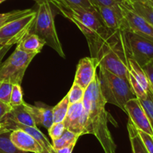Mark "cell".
<instances>
[{
    "mask_svg": "<svg viewBox=\"0 0 153 153\" xmlns=\"http://www.w3.org/2000/svg\"><path fill=\"white\" fill-rule=\"evenodd\" d=\"M33 9H23V10H15L7 13H0V28L7 24L10 21L16 19L17 18L25 16L27 13H30Z\"/></svg>",
    "mask_w": 153,
    "mask_h": 153,
    "instance_id": "obj_26",
    "label": "cell"
},
{
    "mask_svg": "<svg viewBox=\"0 0 153 153\" xmlns=\"http://www.w3.org/2000/svg\"><path fill=\"white\" fill-rule=\"evenodd\" d=\"M52 4L66 18L72 21L85 37L98 34L106 28L102 22L97 8L88 10L79 7H69L58 1H53Z\"/></svg>",
    "mask_w": 153,
    "mask_h": 153,
    "instance_id": "obj_5",
    "label": "cell"
},
{
    "mask_svg": "<svg viewBox=\"0 0 153 153\" xmlns=\"http://www.w3.org/2000/svg\"><path fill=\"white\" fill-rule=\"evenodd\" d=\"M85 92V89L82 88V87L78 85L77 84L73 83V86L70 88V91L67 94L70 105L83 101Z\"/></svg>",
    "mask_w": 153,
    "mask_h": 153,
    "instance_id": "obj_27",
    "label": "cell"
},
{
    "mask_svg": "<svg viewBox=\"0 0 153 153\" xmlns=\"http://www.w3.org/2000/svg\"><path fill=\"white\" fill-rule=\"evenodd\" d=\"M87 113L83 102H79L70 105L67 116L63 123L66 129L82 136L87 134Z\"/></svg>",
    "mask_w": 153,
    "mask_h": 153,
    "instance_id": "obj_10",
    "label": "cell"
},
{
    "mask_svg": "<svg viewBox=\"0 0 153 153\" xmlns=\"http://www.w3.org/2000/svg\"><path fill=\"white\" fill-rule=\"evenodd\" d=\"M34 1H36V3H37V4H41V3H43V2H50L52 3V1H53V0H34Z\"/></svg>",
    "mask_w": 153,
    "mask_h": 153,
    "instance_id": "obj_39",
    "label": "cell"
},
{
    "mask_svg": "<svg viewBox=\"0 0 153 153\" xmlns=\"http://www.w3.org/2000/svg\"><path fill=\"white\" fill-rule=\"evenodd\" d=\"M16 129L22 130V131L28 133L32 137H34L40 143V144L43 146V149L47 153H55L52 143L49 141L45 134H43L37 127L28 126L18 123L12 120L11 119L6 116L4 117L2 121L0 123V130L11 131Z\"/></svg>",
    "mask_w": 153,
    "mask_h": 153,
    "instance_id": "obj_12",
    "label": "cell"
},
{
    "mask_svg": "<svg viewBox=\"0 0 153 153\" xmlns=\"http://www.w3.org/2000/svg\"><path fill=\"white\" fill-rule=\"evenodd\" d=\"M46 45L44 40L37 34L30 33L22 41L17 44V47L28 54L36 55L41 52L43 46Z\"/></svg>",
    "mask_w": 153,
    "mask_h": 153,
    "instance_id": "obj_18",
    "label": "cell"
},
{
    "mask_svg": "<svg viewBox=\"0 0 153 153\" xmlns=\"http://www.w3.org/2000/svg\"><path fill=\"white\" fill-rule=\"evenodd\" d=\"M139 101L147 116L153 130V91L151 87H149L146 98L143 100H139Z\"/></svg>",
    "mask_w": 153,
    "mask_h": 153,
    "instance_id": "obj_25",
    "label": "cell"
},
{
    "mask_svg": "<svg viewBox=\"0 0 153 153\" xmlns=\"http://www.w3.org/2000/svg\"><path fill=\"white\" fill-rule=\"evenodd\" d=\"M83 105L87 113L86 134H94L105 153H116L117 145L109 131L108 123H117L106 111V101L101 93L98 75L85 89Z\"/></svg>",
    "mask_w": 153,
    "mask_h": 153,
    "instance_id": "obj_2",
    "label": "cell"
},
{
    "mask_svg": "<svg viewBox=\"0 0 153 153\" xmlns=\"http://www.w3.org/2000/svg\"><path fill=\"white\" fill-rule=\"evenodd\" d=\"M10 131L0 130V153H32L16 147L10 139Z\"/></svg>",
    "mask_w": 153,
    "mask_h": 153,
    "instance_id": "obj_21",
    "label": "cell"
},
{
    "mask_svg": "<svg viewBox=\"0 0 153 153\" xmlns=\"http://www.w3.org/2000/svg\"><path fill=\"white\" fill-rule=\"evenodd\" d=\"M127 129H128L132 153H149L143 144V140L139 135L138 130L129 119L127 124Z\"/></svg>",
    "mask_w": 153,
    "mask_h": 153,
    "instance_id": "obj_20",
    "label": "cell"
},
{
    "mask_svg": "<svg viewBox=\"0 0 153 153\" xmlns=\"http://www.w3.org/2000/svg\"><path fill=\"white\" fill-rule=\"evenodd\" d=\"M129 58L141 67L153 60V41L131 31H125Z\"/></svg>",
    "mask_w": 153,
    "mask_h": 153,
    "instance_id": "obj_8",
    "label": "cell"
},
{
    "mask_svg": "<svg viewBox=\"0 0 153 153\" xmlns=\"http://www.w3.org/2000/svg\"><path fill=\"white\" fill-rule=\"evenodd\" d=\"M79 137H80L79 134H76V133L69 131L68 129L65 128L61 137H58V139H55V140H52V145L54 149L58 150V149L67 147L72 143H77V140Z\"/></svg>",
    "mask_w": 153,
    "mask_h": 153,
    "instance_id": "obj_22",
    "label": "cell"
},
{
    "mask_svg": "<svg viewBox=\"0 0 153 153\" xmlns=\"http://www.w3.org/2000/svg\"><path fill=\"white\" fill-rule=\"evenodd\" d=\"M137 1L146 4V5L153 7V0H137Z\"/></svg>",
    "mask_w": 153,
    "mask_h": 153,
    "instance_id": "obj_38",
    "label": "cell"
},
{
    "mask_svg": "<svg viewBox=\"0 0 153 153\" xmlns=\"http://www.w3.org/2000/svg\"><path fill=\"white\" fill-rule=\"evenodd\" d=\"M12 46H4L2 48L0 49V64H1V61L2 60V58H4V55H6L7 52L9 51V49L11 48Z\"/></svg>",
    "mask_w": 153,
    "mask_h": 153,
    "instance_id": "obj_37",
    "label": "cell"
},
{
    "mask_svg": "<svg viewBox=\"0 0 153 153\" xmlns=\"http://www.w3.org/2000/svg\"></svg>",
    "mask_w": 153,
    "mask_h": 153,
    "instance_id": "obj_42",
    "label": "cell"
},
{
    "mask_svg": "<svg viewBox=\"0 0 153 153\" xmlns=\"http://www.w3.org/2000/svg\"><path fill=\"white\" fill-rule=\"evenodd\" d=\"M6 1V0H0V4H1V3H2L3 1Z\"/></svg>",
    "mask_w": 153,
    "mask_h": 153,
    "instance_id": "obj_40",
    "label": "cell"
},
{
    "mask_svg": "<svg viewBox=\"0 0 153 153\" xmlns=\"http://www.w3.org/2000/svg\"><path fill=\"white\" fill-rule=\"evenodd\" d=\"M138 130V129H137ZM139 135H140V138L143 140V144H144L145 147L147 149L149 153H153V137L149 135L147 133H145L143 131L138 130Z\"/></svg>",
    "mask_w": 153,
    "mask_h": 153,
    "instance_id": "obj_32",
    "label": "cell"
},
{
    "mask_svg": "<svg viewBox=\"0 0 153 153\" xmlns=\"http://www.w3.org/2000/svg\"><path fill=\"white\" fill-rule=\"evenodd\" d=\"M128 82L132 81L139 84L146 92L149 89V80H148L145 72L143 68L136 62L134 60L128 58Z\"/></svg>",
    "mask_w": 153,
    "mask_h": 153,
    "instance_id": "obj_17",
    "label": "cell"
},
{
    "mask_svg": "<svg viewBox=\"0 0 153 153\" xmlns=\"http://www.w3.org/2000/svg\"><path fill=\"white\" fill-rule=\"evenodd\" d=\"M142 68H143V71L146 73V77L149 80V85H150L151 88L153 91V60L147 63Z\"/></svg>",
    "mask_w": 153,
    "mask_h": 153,
    "instance_id": "obj_34",
    "label": "cell"
},
{
    "mask_svg": "<svg viewBox=\"0 0 153 153\" xmlns=\"http://www.w3.org/2000/svg\"><path fill=\"white\" fill-rule=\"evenodd\" d=\"M25 102L23 100V94H22L21 85H13L11 94L10 98V105L11 107L20 105Z\"/></svg>",
    "mask_w": 153,
    "mask_h": 153,
    "instance_id": "obj_29",
    "label": "cell"
},
{
    "mask_svg": "<svg viewBox=\"0 0 153 153\" xmlns=\"http://www.w3.org/2000/svg\"><path fill=\"white\" fill-rule=\"evenodd\" d=\"M126 0H91L95 7L100 5L106 6H117L123 4Z\"/></svg>",
    "mask_w": 153,
    "mask_h": 153,
    "instance_id": "obj_33",
    "label": "cell"
},
{
    "mask_svg": "<svg viewBox=\"0 0 153 153\" xmlns=\"http://www.w3.org/2000/svg\"><path fill=\"white\" fill-rule=\"evenodd\" d=\"M76 143H72V144H70V146H67V147H64L63 148V149H58V150H55V153H72L73 152V149H74L75 146H76Z\"/></svg>",
    "mask_w": 153,
    "mask_h": 153,
    "instance_id": "obj_36",
    "label": "cell"
},
{
    "mask_svg": "<svg viewBox=\"0 0 153 153\" xmlns=\"http://www.w3.org/2000/svg\"><path fill=\"white\" fill-rule=\"evenodd\" d=\"M50 2H43L38 4L36 10L34 24L31 33L37 34L43 39L46 44L53 49L61 58H65L66 55L60 42L55 25V17Z\"/></svg>",
    "mask_w": 153,
    "mask_h": 153,
    "instance_id": "obj_4",
    "label": "cell"
},
{
    "mask_svg": "<svg viewBox=\"0 0 153 153\" xmlns=\"http://www.w3.org/2000/svg\"><path fill=\"white\" fill-rule=\"evenodd\" d=\"M64 130H65V126L64 123H54L50 128H48V132L52 140H55L62 135Z\"/></svg>",
    "mask_w": 153,
    "mask_h": 153,
    "instance_id": "obj_31",
    "label": "cell"
},
{
    "mask_svg": "<svg viewBox=\"0 0 153 153\" xmlns=\"http://www.w3.org/2000/svg\"><path fill=\"white\" fill-rule=\"evenodd\" d=\"M125 113L134 126L140 131L147 133L153 137V130L147 116L137 98L130 100L125 105Z\"/></svg>",
    "mask_w": 153,
    "mask_h": 153,
    "instance_id": "obj_11",
    "label": "cell"
},
{
    "mask_svg": "<svg viewBox=\"0 0 153 153\" xmlns=\"http://www.w3.org/2000/svg\"><path fill=\"white\" fill-rule=\"evenodd\" d=\"M53 1H58L69 7H79L88 10L96 9V7L91 2V0H53Z\"/></svg>",
    "mask_w": 153,
    "mask_h": 153,
    "instance_id": "obj_28",
    "label": "cell"
},
{
    "mask_svg": "<svg viewBox=\"0 0 153 153\" xmlns=\"http://www.w3.org/2000/svg\"><path fill=\"white\" fill-rule=\"evenodd\" d=\"M98 68L100 69L98 76L100 90L106 102L117 106L125 112L127 102L137 98L128 80L102 67Z\"/></svg>",
    "mask_w": 153,
    "mask_h": 153,
    "instance_id": "obj_3",
    "label": "cell"
},
{
    "mask_svg": "<svg viewBox=\"0 0 153 153\" xmlns=\"http://www.w3.org/2000/svg\"><path fill=\"white\" fill-rule=\"evenodd\" d=\"M10 139L16 147L25 152L47 153L34 137L21 129L11 131Z\"/></svg>",
    "mask_w": 153,
    "mask_h": 153,
    "instance_id": "obj_15",
    "label": "cell"
},
{
    "mask_svg": "<svg viewBox=\"0 0 153 153\" xmlns=\"http://www.w3.org/2000/svg\"><path fill=\"white\" fill-rule=\"evenodd\" d=\"M11 108L12 107L10 105V104L0 100V123L2 121L4 117L10 111Z\"/></svg>",
    "mask_w": 153,
    "mask_h": 153,
    "instance_id": "obj_35",
    "label": "cell"
},
{
    "mask_svg": "<svg viewBox=\"0 0 153 153\" xmlns=\"http://www.w3.org/2000/svg\"><path fill=\"white\" fill-rule=\"evenodd\" d=\"M126 1L134 11L145 18L153 26V7L146 5L137 0H126Z\"/></svg>",
    "mask_w": 153,
    "mask_h": 153,
    "instance_id": "obj_23",
    "label": "cell"
},
{
    "mask_svg": "<svg viewBox=\"0 0 153 153\" xmlns=\"http://www.w3.org/2000/svg\"><path fill=\"white\" fill-rule=\"evenodd\" d=\"M6 117L18 123L28 126L37 127L34 120L32 119L31 114L25 107V102L20 105L12 107L10 111L6 115Z\"/></svg>",
    "mask_w": 153,
    "mask_h": 153,
    "instance_id": "obj_19",
    "label": "cell"
},
{
    "mask_svg": "<svg viewBox=\"0 0 153 153\" xmlns=\"http://www.w3.org/2000/svg\"><path fill=\"white\" fill-rule=\"evenodd\" d=\"M25 105L34 120L36 126H42L48 129L54 123L52 108L46 105H31L26 102H25Z\"/></svg>",
    "mask_w": 153,
    "mask_h": 153,
    "instance_id": "obj_16",
    "label": "cell"
},
{
    "mask_svg": "<svg viewBox=\"0 0 153 153\" xmlns=\"http://www.w3.org/2000/svg\"><path fill=\"white\" fill-rule=\"evenodd\" d=\"M3 46H2V45H1V44H0V49H1V48H2Z\"/></svg>",
    "mask_w": 153,
    "mask_h": 153,
    "instance_id": "obj_41",
    "label": "cell"
},
{
    "mask_svg": "<svg viewBox=\"0 0 153 153\" xmlns=\"http://www.w3.org/2000/svg\"><path fill=\"white\" fill-rule=\"evenodd\" d=\"M122 4L117 6L100 5L96 7L105 27L109 29H123L125 31Z\"/></svg>",
    "mask_w": 153,
    "mask_h": 153,
    "instance_id": "obj_13",
    "label": "cell"
},
{
    "mask_svg": "<svg viewBox=\"0 0 153 153\" xmlns=\"http://www.w3.org/2000/svg\"><path fill=\"white\" fill-rule=\"evenodd\" d=\"M37 11L31 10L25 16L7 22L0 28V44L13 46L18 44L31 33Z\"/></svg>",
    "mask_w": 153,
    "mask_h": 153,
    "instance_id": "obj_7",
    "label": "cell"
},
{
    "mask_svg": "<svg viewBox=\"0 0 153 153\" xmlns=\"http://www.w3.org/2000/svg\"><path fill=\"white\" fill-rule=\"evenodd\" d=\"M13 85L8 82H0V100L6 103L10 102Z\"/></svg>",
    "mask_w": 153,
    "mask_h": 153,
    "instance_id": "obj_30",
    "label": "cell"
},
{
    "mask_svg": "<svg viewBox=\"0 0 153 153\" xmlns=\"http://www.w3.org/2000/svg\"><path fill=\"white\" fill-rule=\"evenodd\" d=\"M35 55L23 52L16 46L13 53L0 64V82L21 85L25 70Z\"/></svg>",
    "mask_w": 153,
    "mask_h": 153,
    "instance_id": "obj_6",
    "label": "cell"
},
{
    "mask_svg": "<svg viewBox=\"0 0 153 153\" xmlns=\"http://www.w3.org/2000/svg\"><path fill=\"white\" fill-rule=\"evenodd\" d=\"M91 58L98 67L128 80V61L125 31L105 28L101 32L86 37Z\"/></svg>",
    "mask_w": 153,
    "mask_h": 153,
    "instance_id": "obj_1",
    "label": "cell"
},
{
    "mask_svg": "<svg viewBox=\"0 0 153 153\" xmlns=\"http://www.w3.org/2000/svg\"><path fill=\"white\" fill-rule=\"evenodd\" d=\"M122 11L125 31H131L153 41V26L145 18L134 11L126 0L122 4Z\"/></svg>",
    "mask_w": 153,
    "mask_h": 153,
    "instance_id": "obj_9",
    "label": "cell"
},
{
    "mask_svg": "<svg viewBox=\"0 0 153 153\" xmlns=\"http://www.w3.org/2000/svg\"><path fill=\"white\" fill-rule=\"evenodd\" d=\"M70 102H69L67 96L66 95L62 100L57 104L54 108H52V113H53L54 123H61L64 121L67 116L68 111Z\"/></svg>",
    "mask_w": 153,
    "mask_h": 153,
    "instance_id": "obj_24",
    "label": "cell"
},
{
    "mask_svg": "<svg viewBox=\"0 0 153 153\" xmlns=\"http://www.w3.org/2000/svg\"><path fill=\"white\" fill-rule=\"evenodd\" d=\"M97 68L98 65L94 58L91 57L82 58L78 64L73 83L86 89L95 78Z\"/></svg>",
    "mask_w": 153,
    "mask_h": 153,
    "instance_id": "obj_14",
    "label": "cell"
}]
</instances>
